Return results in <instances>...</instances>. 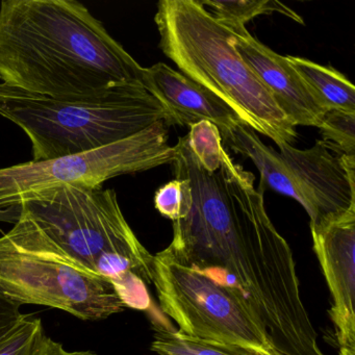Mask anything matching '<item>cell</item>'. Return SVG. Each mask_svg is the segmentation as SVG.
Wrapping results in <instances>:
<instances>
[{"label":"cell","instance_id":"obj_20","mask_svg":"<svg viewBox=\"0 0 355 355\" xmlns=\"http://www.w3.org/2000/svg\"><path fill=\"white\" fill-rule=\"evenodd\" d=\"M21 305L0 290V343L28 317L21 313Z\"/></svg>","mask_w":355,"mask_h":355},{"label":"cell","instance_id":"obj_21","mask_svg":"<svg viewBox=\"0 0 355 355\" xmlns=\"http://www.w3.org/2000/svg\"><path fill=\"white\" fill-rule=\"evenodd\" d=\"M40 355H97L96 353L92 351H70L65 350L63 345L60 343L55 342L51 338H46L44 346H43L42 351Z\"/></svg>","mask_w":355,"mask_h":355},{"label":"cell","instance_id":"obj_6","mask_svg":"<svg viewBox=\"0 0 355 355\" xmlns=\"http://www.w3.org/2000/svg\"><path fill=\"white\" fill-rule=\"evenodd\" d=\"M221 139L254 164L261 173L257 190L261 194L268 187L302 205L311 218V230L355 214V157L336 155L323 141L304 150L280 144L277 153L243 122Z\"/></svg>","mask_w":355,"mask_h":355},{"label":"cell","instance_id":"obj_5","mask_svg":"<svg viewBox=\"0 0 355 355\" xmlns=\"http://www.w3.org/2000/svg\"><path fill=\"white\" fill-rule=\"evenodd\" d=\"M0 290L20 304L55 307L84 321L125 309L111 282L66 254L24 209L0 238Z\"/></svg>","mask_w":355,"mask_h":355},{"label":"cell","instance_id":"obj_14","mask_svg":"<svg viewBox=\"0 0 355 355\" xmlns=\"http://www.w3.org/2000/svg\"><path fill=\"white\" fill-rule=\"evenodd\" d=\"M209 14L232 32L246 28L247 22L259 15L279 13L303 24L300 16L276 0H199Z\"/></svg>","mask_w":355,"mask_h":355},{"label":"cell","instance_id":"obj_12","mask_svg":"<svg viewBox=\"0 0 355 355\" xmlns=\"http://www.w3.org/2000/svg\"><path fill=\"white\" fill-rule=\"evenodd\" d=\"M144 88L169 112L171 125L190 128L205 120L223 135L242 122L223 101L167 64L146 68Z\"/></svg>","mask_w":355,"mask_h":355},{"label":"cell","instance_id":"obj_19","mask_svg":"<svg viewBox=\"0 0 355 355\" xmlns=\"http://www.w3.org/2000/svg\"><path fill=\"white\" fill-rule=\"evenodd\" d=\"M192 205V190L188 180L175 178L162 186L155 194V207L172 221H178L188 215Z\"/></svg>","mask_w":355,"mask_h":355},{"label":"cell","instance_id":"obj_1","mask_svg":"<svg viewBox=\"0 0 355 355\" xmlns=\"http://www.w3.org/2000/svg\"><path fill=\"white\" fill-rule=\"evenodd\" d=\"M173 169L192 190L188 215L173 222L168 248L191 267L243 295L282 355H325L301 300L288 243L268 216L255 176L226 153L219 169L201 167L178 139Z\"/></svg>","mask_w":355,"mask_h":355},{"label":"cell","instance_id":"obj_16","mask_svg":"<svg viewBox=\"0 0 355 355\" xmlns=\"http://www.w3.org/2000/svg\"><path fill=\"white\" fill-rule=\"evenodd\" d=\"M186 137L189 148L203 169L209 172L219 169L227 153L222 145L221 135L215 124L205 120L193 124Z\"/></svg>","mask_w":355,"mask_h":355},{"label":"cell","instance_id":"obj_7","mask_svg":"<svg viewBox=\"0 0 355 355\" xmlns=\"http://www.w3.org/2000/svg\"><path fill=\"white\" fill-rule=\"evenodd\" d=\"M159 306L191 338L240 347L254 355H282L246 299L191 267L169 248L153 255Z\"/></svg>","mask_w":355,"mask_h":355},{"label":"cell","instance_id":"obj_4","mask_svg":"<svg viewBox=\"0 0 355 355\" xmlns=\"http://www.w3.org/2000/svg\"><path fill=\"white\" fill-rule=\"evenodd\" d=\"M0 116L22 128L33 161L94 150L130 138L171 115L139 83H126L96 97L59 101L0 84Z\"/></svg>","mask_w":355,"mask_h":355},{"label":"cell","instance_id":"obj_11","mask_svg":"<svg viewBox=\"0 0 355 355\" xmlns=\"http://www.w3.org/2000/svg\"><path fill=\"white\" fill-rule=\"evenodd\" d=\"M232 33L234 49L293 125L319 128L326 112L318 105L286 57L259 42L247 28Z\"/></svg>","mask_w":355,"mask_h":355},{"label":"cell","instance_id":"obj_10","mask_svg":"<svg viewBox=\"0 0 355 355\" xmlns=\"http://www.w3.org/2000/svg\"><path fill=\"white\" fill-rule=\"evenodd\" d=\"M313 249L332 296L330 318L340 349L355 352V214L311 228Z\"/></svg>","mask_w":355,"mask_h":355},{"label":"cell","instance_id":"obj_9","mask_svg":"<svg viewBox=\"0 0 355 355\" xmlns=\"http://www.w3.org/2000/svg\"><path fill=\"white\" fill-rule=\"evenodd\" d=\"M20 207L66 254L93 274L97 261L110 253L132 257L153 270V255L132 232L112 189L59 187L28 197Z\"/></svg>","mask_w":355,"mask_h":355},{"label":"cell","instance_id":"obj_2","mask_svg":"<svg viewBox=\"0 0 355 355\" xmlns=\"http://www.w3.org/2000/svg\"><path fill=\"white\" fill-rule=\"evenodd\" d=\"M145 70L76 0L0 5V80L59 101L92 98L139 83Z\"/></svg>","mask_w":355,"mask_h":355},{"label":"cell","instance_id":"obj_3","mask_svg":"<svg viewBox=\"0 0 355 355\" xmlns=\"http://www.w3.org/2000/svg\"><path fill=\"white\" fill-rule=\"evenodd\" d=\"M159 47L184 76L223 101L255 132L294 143L296 126L234 47V33L199 0H161L155 16Z\"/></svg>","mask_w":355,"mask_h":355},{"label":"cell","instance_id":"obj_15","mask_svg":"<svg viewBox=\"0 0 355 355\" xmlns=\"http://www.w3.org/2000/svg\"><path fill=\"white\" fill-rule=\"evenodd\" d=\"M151 350L159 355H254L240 347L191 338L180 330L155 324Z\"/></svg>","mask_w":355,"mask_h":355},{"label":"cell","instance_id":"obj_8","mask_svg":"<svg viewBox=\"0 0 355 355\" xmlns=\"http://www.w3.org/2000/svg\"><path fill=\"white\" fill-rule=\"evenodd\" d=\"M168 126L159 121L119 142L49 161L0 169V221L15 224L22 201L59 187L103 188V182L125 174L173 163L175 146L168 144Z\"/></svg>","mask_w":355,"mask_h":355},{"label":"cell","instance_id":"obj_17","mask_svg":"<svg viewBox=\"0 0 355 355\" xmlns=\"http://www.w3.org/2000/svg\"><path fill=\"white\" fill-rule=\"evenodd\" d=\"M322 140L336 155L355 157V114L332 110L324 114L319 128Z\"/></svg>","mask_w":355,"mask_h":355},{"label":"cell","instance_id":"obj_13","mask_svg":"<svg viewBox=\"0 0 355 355\" xmlns=\"http://www.w3.org/2000/svg\"><path fill=\"white\" fill-rule=\"evenodd\" d=\"M324 111L355 114V88L352 83L331 66H323L303 58L286 57Z\"/></svg>","mask_w":355,"mask_h":355},{"label":"cell","instance_id":"obj_18","mask_svg":"<svg viewBox=\"0 0 355 355\" xmlns=\"http://www.w3.org/2000/svg\"><path fill=\"white\" fill-rule=\"evenodd\" d=\"M46 338L41 320L28 315L0 343V355H40Z\"/></svg>","mask_w":355,"mask_h":355}]
</instances>
